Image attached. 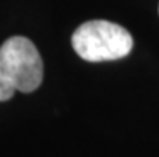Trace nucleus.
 <instances>
[{"label":"nucleus","instance_id":"obj_1","mask_svg":"<svg viewBox=\"0 0 159 157\" xmlns=\"http://www.w3.org/2000/svg\"><path fill=\"white\" fill-rule=\"evenodd\" d=\"M43 63L35 45L16 35L0 47V101H8L16 91L32 93L42 84Z\"/></svg>","mask_w":159,"mask_h":157},{"label":"nucleus","instance_id":"obj_2","mask_svg":"<svg viewBox=\"0 0 159 157\" xmlns=\"http://www.w3.org/2000/svg\"><path fill=\"white\" fill-rule=\"evenodd\" d=\"M72 48L90 63L125 58L134 48V39L127 29L116 23L93 20L80 24L72 34Z\"/></svg>","mask_w":159,"mask_h":157}]
</instances>
